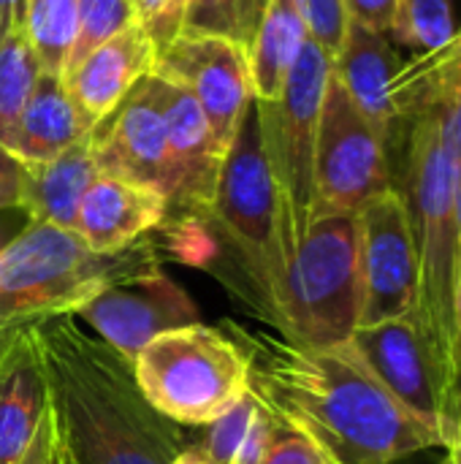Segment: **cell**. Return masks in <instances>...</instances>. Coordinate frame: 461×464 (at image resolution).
<instances>
[{"label": "cell", "mask_w": 461, "mask_h": 464, "mask_svg": "<svg viewBox=\"0 0 461 464\" xmlns=\"http://www.w3.org/2000/svg\"><path fill=\"white\" fill-rule=\"evenodd\" d=\"M459 52H461V49H459Z\"/></svg>", "instance_id": "cell-44"}, {"label": "cell", "mask_w": 461, "mask_h": 464, "mask_svg": "<svg viewBox=\"0 0 461 464\" xmlns=\"http://www.w3.org/2000/svg\"><path fill=\"white\" fill-rule=\"evenodd\" d=\"M456 226H459V237H461V169H459V185H456Z\"/></svg>", "instance_id": "cell-41"}, {"label": "cell", "mask_w": 461, "mask_h": 464, "mask_svg": "<svg viewBox=\"0 0 461 464\" xmlns=\"http://www.w3.org/2000/svg\"><path fill=\"white\" fill-rule=\"evenodd\" d=\"M76 11L79 0H22L19 27L43 73L62 76L76 33Z\"/></svg>", "instance_id": "cell-23"}, {"label": "cell", "mask_w": 461, "mask_h": 464, "mask_svg": "<svg viewBox=\"0 0 461 464\" xmlns=\"http://www.w3.org/2000/svg\"><path fill=\"white\" fill-rule=\"evenodd\" d=\"M19 464H68L65 449H62V438H60V430H57L49 400H46L43 416L38 421V430H35L27 451L22 454Z\"/></svg>", "instance_id": "cell-33"}, {"label": "cell", "mask_w": 461, "mask_h": 464, "mask_svg": "<svg viewBox=\"0 0 461 464\" xmlns=\"http://www.w3.org/2000/svg\"><path fill=\"white\" fill-rule=\"evenodd\" d=\"M247 359L250 394L334 464H397L443 446L435 427L405 411L351 343L304 348L280 334L220 324Z\"/></svg>", "instance_id": "cell-1"}, {"label": "cell", "mask_w": 461, "mask_h": 464, "mask_svg": "<svg viewBox=\"0 0 461 464\" xmlns=\"http://www.w3.org/2000/svg\"><path fill=\"white\" fill-rule=\"evenodd\" d=\"M272 0H190L182 33L220 35L250 49Z\"/></svg>", "instance_id": "cell-26"}, {"label": "cell", "mask_w": 461, "mask_h": 464, "mask_svg": "<svg viewBox=\"0 0 461 464\" xmlns=\"http://www.w3.org/2000/svg\"><path fill=\"white\" fill-rule=\"evenodd\" d=\"M22 201V160L0 144V212L19 209Z\"/></svg>", "instance_id": "cell-36"}, {"label": "cell", "mask_w": 461, "mask_h": 464, "mask_svg": "<svg viewBox=\"0 0 461 464\" xmlns=\"http://www.w3.org/2000/svg\"><path fill=\"white\" fill-rule=\"evenodd\" d=\"M5 242H8V239H0V247H3V245H5Z\"/></svg>", "instance_id": "cell-42"}, {"label": "cell", "mask_w": 461, "mask_h": 464, "mask_svg": "<svg viewBox=\"0 0 461 464\" xmlns=\"http://www.w3.org/2000/svg\"><path fill=\"white\" fill-rule=\"evenodd\" d=\"M95 163L114 174L158 190L168 204L174 198V166L166 136L160 79L144 76L122 103L87 133Z\"/></svg>", "instance_id": "cell-13"}, {"label": "cell", "mask_w": 461, "mask_h": 464, "mask_svg": "<svg viewBox=\"0 0 461 464\" xmlns=\"http://www.w3.org/2000/svg\"><path fill=\"white\" fill-rule=\"evenodd\" d=\"M168 201L144 185L98 174L82 196L73 234L98 256H117L163 226Z\"/></svg>", "instance_id": "cell-18"}, {"label": "cell", "mask_w": 461, "mask_h": 464, "mask_svg": "<svg viewBox=\"0 0 461 464\" xmlns=\"http://www.w3.org/2000/svg\"><path fill=\"white\" fill-rule=\"evenodd\" d=\"M68 464H171L187 446L179 424L139 389L133 364L73 315L30 324Z\"/></svg>", "instance_id": "cell-2"}, {"label": "cell", "mask_w": 461, "mask_h": 464, "mask_svg": "<svg viewBox=\"0 0 461 464\" xmlns=\"http://www.w3.org/2000/svg\"><path fill=\"white\" fill-rule=\"evenodd\" d=\"M397 8H399V0H345L348 22H356L383 35L391 33Z\"/></svg>", "instance_id": "cell-35"}, {"label": "cell", "mask_w": 461, "mask_h": 464, "mask_svg": "<svg viewBox=\"0 0 461 464\" xmlns=\"http://www.w3.org/2000/svg\"><path fill=\"white\" fill-rule=\"evenodd\" d=\"M149 405L179 427H206L239 402L247 359L223 326H182L158 334L133 362Z\"/></svg>", "instance_id": "cell-7"}, {"label": "cell", "mask_w": 461, "mask_h": 464, "mask_svg": "<svg viewBox=\"0 0 461 464\" xmlns=\"http://www.w3.org/2000/svg\"><path fill=\"white\" fill-rule=\"evenodd\" d=\"M130 24H136L133 0H79L76 33L62 73L76 68L90 52H95L109 38L120 35Z\"/></svg>", "instance_id": "cell-27"}, {"label": "cell", "mask_w": 461, "mask_h": 464, "mask_svg": "<svg viewBox=\"0 0 461 464\" xmlns=\"http://www.w3.org/2000/svg\"><path fill=\"white\" fill-rule=\"evenodd\" d=\"M329 73H331L329 54L318 44L307 41L285 82L283 95L272 103L258 101L266 155L277 188L283 193L296 245L312 220L315 139H318V120H321V103H323Z\"/></svg>", "instance_id": "cell-8"}, {"label": "cell", "mask_w": 461, "mask_h": 464, "mask_svg": "<svg viewBox=\"0 0 461 464\" xmlns=\"http://www.w3.org/2000/svg\"><path fill=\"white\" fill-rule=\"evenodd\" d=\"M280 427L283 424L261 405L255 419H253V424H250V430H247V435H245V440H242V446H239V451H236V457H234V464L264 462L269 449H272V443H274V438H277V432H280Z\"/></svg>", "instance_id": "cell-34"}, {"label": "cell", "mask_w": 461, "mask_h": 464, "mask_svg": "<svg viewBox=\"0 0 461 464\" xmlns=\"http://www.w3.org/2000/svg\"><path fill=\"white\" fill-rule=\"evenodd\" d=\"M391 35L427 57L443 54L459 44L448 0H399Z\"/></svg>", "instance_id": "cell-25"}, {"label": "cell", "mask_w": 461, "mask_h": 464, "mask_svg": "<svg viewBox=\"0 0 461 464\" xmlns=\"http://www.w3.org/2000/svg\"><path fill=\"white\" fill-rule=\"evenodd\" d=\"M160 95L174 166V198L168 209L179 207L182 212L206 218L215 201L226 150L217 144L201 106L187 90L160 79Z\"/></svg>", "instance_id": "cell-16"}, {"label": "cell", "mask_w": 461, "mask_h": 464, "mask_svg": "<svg viewBox=\"0 0 461 464\" xmlns=\"http://www.w3.org/2000/svg\"><path fill=\"white\" fill-rule=\"evenodd\" d=\"M261 464H334L329 459L326 451H321L312 440H307L304 435L280 427L266 459Z\"/></svg>", "instance_id": "cell-32"}, {"label": "cell", "mask_w": 461, "mask_h": 464, "mask_svg": "<svg viewBox=\"0 0 461 464\" xmlns=\"http://www.w3.org/2000/svg\"><path fill=\"white\" fill-rule=\"evenodd\" d=\"M187 8L190 0H133L136 24L158 52H163L177 35H182Z\"/></svg>", "instance_id": "cell-30"}, {"label": "cell", "mask_w": 461, "mask_h": 464, "mask_svg": "<svg viewBox=\"0 0 461 464\" xmlns=\"http://www.w3.org/2000/svg\"><path fill=\"white\" fill-rule=\"evenodd\" d=\"M84 136H87V128L82 125L65 92L62 76L41 71L35 90L16 125L11 155H16L22 163H43L65 152Z\"/></svg>", "instance_id": "cell-21"}, {"label": "cell", "mask_w": 461, "mask_h": 464, "mask_svg": "<svg viewBox=\"0 0 461 464\" xmlns=\"http://www.w3.org/2000/svg\"><path fill=\"white\" fill-rule=\"evenodd\" d=\"M331 73L389 144L397 122L410 117L408 65L391 41L383 33L348 22L342 49L331 60Z\"/></svg>", "instance_id": "cell-14"}, {"label": "cell", "mask_w": 461, "mask_h": 464, "mask_svg": "<svg viewBox=\"0 0 461 464\" xmlns=\"http://www.w3.org/2000/svg\"><path fill=\"white\" fill-rule=\"evenodd\" d=\"M359 215L334 212L310 220L280 294V337L304 348H337L361 326Z\"/></svg>", "instance_id": "cell-6"}, {"label": "cell", "mask_w": 461, "mask_h": 464, "mask_svg": "<svg viewBox=\"0 0 461 464\" xmlns=\"http://www.w3.org/2000/svg\"><path fill=\"white\" fill-rule=\"evenodd\" d=\"M73 318L95 329L130 364L158 334L201 324L196 302L155 264L114 277Z\"/></svg>", "instance_id": "cell-10"}, {"label": "cell", "mask_w": 461, "mask_h": 464, "mask_svg": "<svg viewBox=\"0 0 461 464\" xmlns=\"http://www.w3.org/2000/svg\"><path fill=\"white\" fill-rule=\"evenodd\" d=\"M155 60L158 49L152 41L139 24H130L90 52L76 68L62 73L65 92L87 133L103 122L144 76L152 73Z\"/></svg>", "instance_id": "cell-17"}, {"label": "cell", "mask_w": 461, "mask_h": 464, "mask_svg": "<svg viewBox=\"0 0 461 464\" xmlns=\"http://www.w3.org/2000/svg\"><path fill=\"white\" fill-rule=\"evenodd\" d=\"M258 400L247 392L239 402H234L223 416H217L212 424L198 427L204 430L201 440L196 443L204 457L209 459V464H234V457L258 413Z\"/></svg>", "instance_id": "cell-28"}, {"label": "cell", "mask_w": 461, "mask_h": 464, "mask_svg": "<svg viewBox=\"0 0 461 464\" xmlns=\"http://www.w3.org/2000/svg\"><path fill=\"white\" fill-rule=\"evenodd\" d=\"M128 250L98 256L73 231L27 220L0 247V329L76 315L106 283L149 266Z\"/></svg>", "instance_id": "cell-5"}, {"label": "cell", "mask_w": 461, "mask_h": 464, "mask_svg": "<svg viewBox=\"0 0 461 464\" xmlns=\"http://www.w3.org/2000/svg\"><path fill=\"white\" fill-rule=\"evenodd\" d=\"M296 5L307 24L310 41L318 44L329 60H334L348 33L345 0H296Z\"/></svg>", "instance_id": "cell-29"}, {"label": "cell", "mask_w": 461, "mask_h": 464, "mask_svg": "<svg viewBox=\"0 0 461 464\" xmlns=\"http://www.w3.org/2000/svg\"><path fill=\"white\" fill-rule=\"evenodd\" d=\"M461 160L451 147L443 120L435 106H421L413 114L405 204L418 253V296L413 321L421 332L437 394L443 389L454 340L456 277H459L461 237L456 226V185Z\"/></svg>", "instance_id": "cell-3"}, {"label": "cell", "mask_w": 461, "mask_h": 464, "mask_svg": "<svg viewBox=\"0 0 461 464\" xmlns=\"http://www.w3.org/2000/svg\"><path fill=\"white\" fill-rule=\"evenodd\" d=\"M24 326H27V324H24ZM24 326H8V329H0V370L5 367L8 353H11V348H14V343H16V337H19V332H22Z\"/></svg>", "instance_id": "cell-38"}, {"label": "cell", "mask_w": 461, "mask_h": 464, "mask_svg": "<svg viewBox=\"0 0 461 464\" xmlns=\"http://www.w3.org/2000/svg\"><path fill=\"white\" fill-rule=\"evenodd\" d=\"M171 464H209V459H206L204 451L193 443V446H185V449L171 459Z\"/></svg>", "instance_id": "cell-39"}, {"label": "cell", "mask_w": 461, "mask_h": 464, "mask_svg": "<svg viewBox=\"0 0 461 464\" xmlns=\"http://www.w3.org/2000/svg\"><path fill=\"white\" fill-rule=\"evenodd\" d=\"M459 49H461V35H459Z\"/></svg>", "instance_id": "cell-43"}, {"label": "cell", "mask_w": 461, "mask_h": 464, "mask_svg": "<svg viewBox=\"0 0 461 464\" xmlns=\"http://www.w3.org/2000/svg\"><path fill=\"white\" fill-rule=\"evenodd\" d=\"M359 256L364 291L361 326L413 315L418 296V253L408 204L397 188L361 207Z\"/></svg>", "instance_id": "cell-11"}, {"label": "cell", "mask_w": 461, "mask_h": 464, "mask_svg": "<svg viewBox=\"0 0 461 464\" xmlns=\"http://www.w3.org/2000/svg\"><path fill=\"white\" fill-rule=\"evenodd\" d=\"M206 218L220 228L236 258L239 280L234 288L255 315L277 329L280 294L296 242L266 155L255 98L242 114L223 158L215 201Z\"/></svg>", "instance_id": "cell-4"}, {"label": "cell", "mask_w": 461, "mask_h": 464, "mask_svg": "<svg viewBox=\"0 0 461 464\" xmlns=\"http://www.w3.org/2000/svg\"><path fill=\"white\" fill-rule=\"evenodd\" d=\"M43 408L46 386L27 324L0 370V464H19L38 430Z\"/></svg>", "instance_id": "cell-20"}, {"label": "cell", "mask_w": 461, "mask_h": 464, "mask_svg": "<svg viewBox=\"0 0 461 464\" xmlns=\"http://www.w3.org/2000/svg\"><path fill=\"white\" fill-rule=\"evenodd\" d=\"M446 451H448V459L446 464H461V427L446 440V446H443Z\"/></svg>", "instance_id": "cell-40"}, {"label": "cell", "mask_w": 461, "mask_h": 464, "mask_svg": "<svg viewBox=\"0 0 461 464\" xmlns=\"http://www.w3.org/2000/svg\"><path fill=\"white\" fill-rule=\"evenodd\" d=\"M101 174L87 136L43 163H22L19 209L33 223L73 231L82 196Z\"/></svg>", "instance_id": "cell-19"}, {"label": "cell", "mask_w": 461, "mask_h": 464, "mask_svg": "<svg viewBox=\"0 0 461 464\" xmlns=\"http://www.w3.org/2000/svg\"><path fill=\"white\" fill-rule=\"evenodd\" d=\"M351 345L405 411L440 432L437 378L413 315L361 326Z\"/></svg>", "instance_id": "cell-15"}, {"label": "cell", "mask_w": 461, "mask_h": 464, "mask_svg": "<svg viewBox=\"0 0 461 464\" xmlns=\"http://www.w3.org/2000/svg\"><path fill=\"white\" fill-rule=\"evenodd\" d=\"M461 427V256L456 277V310H454V340L448 356V372L440 389V438L446 440Z\"/></svg>", "instance_id": "cell-31"}, {"label": "cell", "mask_w": 461, "mask_h": 464, "mask_svg": "<svg viewBox=\"0 0 461 464\" xmlns=\"http://www.w3.org/2000/svg\"><path fill=\"white\" fill-rule=\"evenodd\" d=\"M38 76V57L27 44L22 27H14L0 44V144L8 152Z\"/></svg>", "instance_id": "cell-24"}, {"label": "cell", "mask_w": 461, "mask_h": 464, "mask_svg": "<svg viewBox=\"0 0 461 464\" xmlns=\"http://www.w3.org/2000/svg\"><path fill=\"white\" fill-rule=\"evenodd\" d=\"M383 133L351 101L329 73L318 139H315V201L312 218L348 212L359 215L380 193L391 190V166Z\"/></svg>", "instance_id": "cell-9"}, {"label": "cell", "mask_w": 461, "mask_h": 464, "mask_svg": "<svg viewBox=\"0 0 461 464\" xmlns=\"http://www.w3.org/2000/svg\"><path fill=\"white\" fill-rule=\"evenodd\" d=\"M307 41L310 33L296 0H272L247 49L255 101L272 103L283 95L285 82Z\"/></svg>", "instance_id": "cell-22"}, {"label": "cell", "mask_w": 461, "mask_h": 464, "mask_svg": "<svg viewBox=\"0 0 461 464\" xmlns=\"http://www.w3.org/2000/svg\"><path fill=\"white\" fill-rule=\"evenodd\" d=\"M152 73L196 98L217 144L228 152L236 125L255 98L247 52L220 35L182 33L158 52Z\"/></svg>", "instance_id": "cell-12"}, {"label": "cell", "mask_w": 461, "mask_h": 464, "mask_svg": "<svg viewBox=\"0 0 461 464\" xmlns=\"http://www.w3.org/2000/svg\"><path fill=\"white\" fill-rule=\"evenodd\" d=\"M19 14H22V0H0V44L14 27H19Z\"/></svg>", "instance_id": "cell-37"}]
</instances>
